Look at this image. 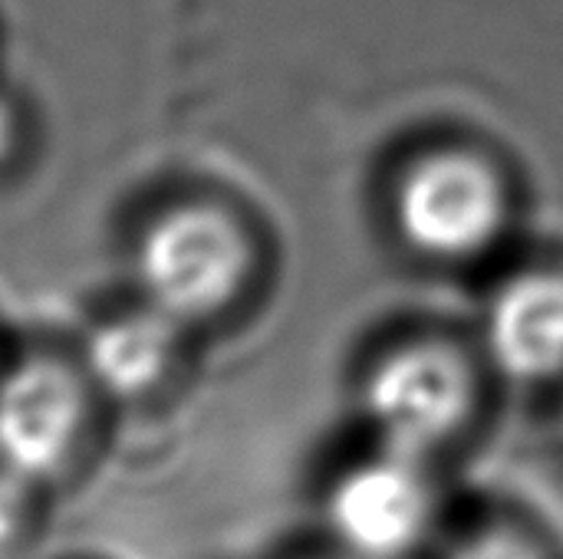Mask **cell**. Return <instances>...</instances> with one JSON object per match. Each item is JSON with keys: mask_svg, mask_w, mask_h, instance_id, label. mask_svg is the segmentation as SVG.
Listing matches in <instances>:
<instances>
[{"mask_svg": "<svg viewBox=\"0 0 563 559\" xmlns=\"http://www.w3.org/2000/svg\"><path fill=\"white\" fill-rule=\"evenodd\" d=\"M482 362L521 389L563 385V267L534 264L508 273L485 300Z\"/></svg>", "mask_w": 563, "mask_h": 559, "instance_id": "7", "label": "cell"}, {"mask_svg": "<svg viewBox=\"0 0 563 559\" xmlns=\"http://www.w3.org/2000/svg\"><path fill=\"white\" fill-rule=\"evenodd\" d=\"M13 320L0 310V356H3V349H7V343H10V333H13Z\"/></svg>", "mask_w": 563, "mask_h": 559, "instance_id": "11", "label": "cell"}, {"mask_svg": "<svg viewBox=\"0 0 563 559\" xmlns=\"http://www.w3.org/2000/svg\"><path fill=\"white\" fill-rule=\"evenodd\" d=\"M122 287L208 343L234 329L267 280V241L251 208L205 178H158L119 221Z\"/></svg>", "mask_w": 563, "mask_h": 559, "instance_id": "1", "label": "cell"}, {"mask_svg": "<svg viewBox=\"0 0 563 559\" xmlns=\"http://www.w3.org/2000/svg\"><path fill=\"white\" fill-rule=\"evenodd\" d=\"M30 152V122L23 105L0 89V181L20 171Z\"/></svg>", "mask_w": 563, "mask_h": 559, "instance_id": "10", "label": "cell"}, {"mask_svg": "<svg viewBox=\"0 0 563 559\" xmlns=\"http://www.w3.org/2000/svg\"><path fill=\"white\" fill-rule=\"evenodd\" d=\"M119 432L69 326L16 323L0 356V465L66 501L102 471Z\"/></svg>", "mask_w": 563, "mask_h": 559, "instance_id": "2", "label": "cell"}, {"mask_svg": "<svg viewBox=\"0 0 563 559\" xmlns=\"http://www.w3.org/2000/svg\"><path fill=\"white\" fill-rule=\"evenodd\" d=\"M515 194L482 152L439 145L409 158L389 188V224L399 244L435 267L488 260L508 237Z\"/></svg>", "mask_w": 563, "mask_h": 559, "instance_id": "5", "label": "cell"}, {"mask_svg": "<svg viewBox=\"0 0 563 559\" xmlns=\"http://www.w3.org/2000/svg\"><path fill=\"white\" fill-rule=\"evenodd\" d=\"M49 559H112V557H99V554H66V557H49Z\"/></svg>", "mask_w": 563, "mask_h": 559, "instance_id": "14", "label": "cell"}, {"mask_svg": "<svg viewBox=\"0 0 563 559\" xmlns=\"http://www.w3.org/2000/svg\"><path fill=\"white\" fill-rule=\"evenodd\" d=\"M558 392H561V399H558V409H554V432H558V438H561L563 445V385Z\"/></svg>", "mask_w": 563, "mask_h": 559, "instance_id": "12", "label": "cell"}, {"mask_svg": "<svg viewBox=\"0 0 563 559\" xmlns=\"http://www.w3.org/2000/svg\"><path fill=\"white\" fill-rule=\"evenodd\" d=\"M323 547L346 559H416L442 527L435 465L373 448L333 471L320 497Z\"/></svg>", "mask_w": 563, "mask_h": 559, "instance_id": "6", "label": "cell"}, {"mask_svg": "<svg viewBox=\"0 0 563 559\" xmlns=\"http://www.w3.org/2000/svg\"><path fill=\"white\" fill-rule=\"evenodd\" d=\"M69 333L122 425L168 418L201 379L208 339L122 283L92 300Z\"/></svg>", "mask_w": 563, "mask_h": 559, "instance_id": "3", "label": "cell"}, {"mask_svg": "<svg viewBox=\"0 0 563 559\" xmlns=\"http://www.w3.org/2000/svg\"><path fill=\"white\" fill-rule=\"evenodd\" d=\"M290 559H346V557H340V554H333L330 547H323V550H317V554H300V557H290Z\"/></svg>", "mask_w": 563, "mask_h": 559, "instance_id": "13", "label": "cell"}, {"mask_svg": "<svg viewBox=\"0 0 563 559\" xmlns=\"http://www.w3.org/2000/svg\"><path fill=\"white\" fill-rule=\"evenodd\" d=\"M435 559H551L541 540L508 521L475 524L442 544Z\"/></svg>", "mask_w": 563, "mask_h": 559, "instance_id": "9", "label": "cell"}, {"mask_svg": "<svg viewBox=\"0 0 563 559\" xmlns=\"http://www.w3.org/2000/svg\"><path fill=\"white\" fill-rule=\"evenodd\" d=\"M478 359L442 336L379 349L356 382V415L373 448L435 465L475 422Z\"/></svg>", "mask_w": 563, "mask_h": 559, "instance_id": "4", "label": "cell"}, {"mask_svg": "<svg viewBox=\"0 0 563 559\" xmlns=\"http://www.w3.org/2000/svg\"><path fill=\"white\" fill-rule=\"evenodd\" d=\"M56 507L53 491L0 465V559H46Z\"/></svg>", "mask_w": 563, "mask_h": 559, "instance_id": "8", "label": "cell"}]
</instances>
